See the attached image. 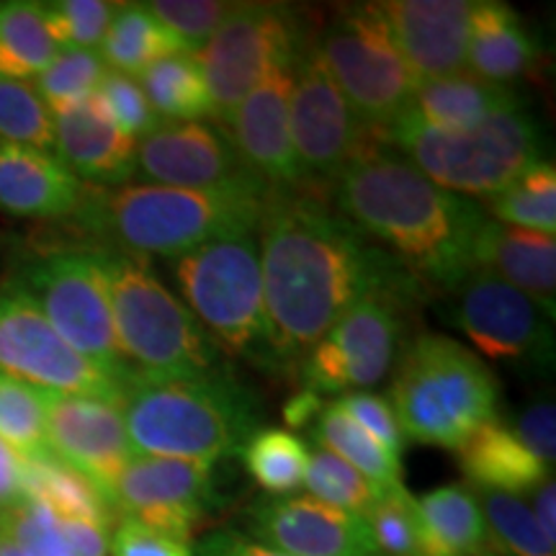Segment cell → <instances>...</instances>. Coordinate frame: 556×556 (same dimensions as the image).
I'll return each mask as SVG.
<instances>
[{"label":"cell","instance_id":"obj_32","mask_svg":"<svg viewBox=\"0 0 556 556\" xmlns=\"http://www.w3.org/2000/svg\"><path fill=\"white\" fill-rule=\"evenodd\" d=\"M137 80L160 124L212 119L204 70L193 52H176L157 60Z\"/></svg>","mask_w":556,"mask_h":556},{"label":"cell","instance_id":"obj_52","mask_svg":"<svg viewBox=\"0 0 556 556\" xmlns=\"http://www.w3.org/2000/svg\"><path fill=\"white\" fill-rule=\"evenodd\" d=\"M531 513H533V518H536L541 531L546 533V539L556 544V484H554V479H546V482H541L536 486Z\"/></svg>","mask_w":556,"mask_h":556},{"label":"cell","instance_id":"obj_15","mask_svg":"<svg viewBox=\"0 0 556 556\" xmlns=\"http://www.w3.org/2000/svg\"><path fill=\"white\" fill-rule=\"evenodd\" d=\"M451 296V323L484 358L523 371H552L554 315L536 299L486 270H471Z\"/></svg>","mask_w":556,"mask_h":556},{"label":"cell","instance_id":"obj_26","mask_svg":"<svg viewBox=\"0 0 556 556\" xmlns=\"http://www.w3.org/2000/svg\"><path fill=\"white\" fill-rule=\"evenodd\" d=\"M458 464L469 477L471 486L500 490L520 495L546 482L552 467L526 446L507 422L492 420L479 426L462 446L456 448Z\"/></svg>","mask_w":556,"mask_h":556},{"label":"cell","instance_id":"obj_53","mask_svg":"<svg viewBox=\"0 0 556 556\" xmlns=\"http://www.w3.org/2000/svg\"><path fill=\"white\" fill-rule=\"evenodd\" d=\"M0 556H26V554L21 552V548L13 544V541L5 536L3 531H0Z\"/></svg>","mask_w":556,"mask_h":556},{"label":"cell","instance_id":"obj_45","mask_svg":"<svg viewBox=\"0 0 556 556\" xmlns=\"http://www.w3.org/2000/svg\"><path fill=\"white\" fill-rule=\"evenodd\" d=\"M96 93H99V99L109 109V114L114 116L116 124L129 137H135L137 142L160 127V119L155 116V111H152L148 96H144L137 78L106 70Z\"/></svg>","mask_w":556,"mask_h":556},{"label":"cell","instance_id":"obj_48","mask_svg":"<svg viewBox=\"0 0 556 556\" xmlns=\"http://www.w3.org/2000/svg\"><path fill=\"white\" fill-rule=\"evenodd\" d=\"M510 428L516 430V435L520 438V441H523L526 446L546 464V467H552L554 454H556V446H554L556 405H554V400H536L533 405H528Z\"/></svg>","mask_w":556,"mask_h":556},{"label":"cell","instance_id":"obj_19","mask_svg":"<svg viewBox=\"0 0 556 556\" xmlns=\"http://www.w3.org/2000/svg\"><path fill=\"white\" fill-rule=\"evenodd\" d=\"M248 536L289 556H381L366 518L309 495L255 503L248 513Z\"/></svg>","mask_w":556,"mask_h":556},{"label":"cell","instance_id":"obj_4","mask_svg":"<svg viewBox=\"0 0 556 556\" xmlns=\"http://www.w3.org/2000/svg\"><path fill=\"white\" fill-rule=\"evenodd\" d=\"M122 415L137 456L217 464L240 456L261 428V397L225 371L142 379L124 389Z\"/></svg>","mask_w":556,"mask_h":556},{"label":"cell","instance_id":"obj_35","mask_svg":"<svg viewBox=\"0 0 556 556\" xmlns=\"http://www.w3.org/2000/svg\"><path fill=\"white\" fill-rule=\"evenodd\" d=\"M248 475L276 497L302 490L309 451L302 438L281 428H258L240 451Z\"/></svg>","mask_w":556,"mask_h":556},{"label":"cell","instance_id":"obj_29","mask_svg":"<svg viewBox=\"0 0 556 556\" xmlns=\"http://www.w3.org/2000/svg\"><path fill=\"white\" fill-rule=\"evenodd\" d=\"M415 500L426 556H479L497 552L471 486L446 484Z\"/></svg>","mask_w":556,"mask_h":556},{"label":"cell","instance_id":"obj_10","mask_svg":"<svg viewBox=\"0 0 556 556\" xmlns=\"http://www.w3.org/2000/svg\"><path fill=\"white\" fill-rule=\"evenodd\" d=\"M315 47L358 122L384 137L387 127L413 103L417 78L394 45L379 3L351 5L336 13Z\"/></svg>","mask_w":556,"mask_h":556},{"label":"cell","instance_id":"obj_28","mask_svg":"<svg viewBox=\"0 0 556 556\" xmlns=\"http://www.w3.org/2000/svg\"><path fill=\"white\" fill-rule=\"evenodd\" d=\"M0 531L26 556H109V528L65 518L29 497L0 510Z\"/></svg>","mask_w":556,"mask_h":556},{"label":"cell","instance_id":"obj_20","mask_svg":"<svg viewBox=\"0 0 556 556\" xmlns=\"http://www.w3.org/2000/svg\"><path fill=\"white\" fill-rule=\"evenodd\" d=\"M296 65L276 70L255 86L227 124L235 150L274 193H309L291 142V90Z\"/></svg>","mask_w":556,"mask_h":556},{"label":"cell","instance_id":"obj_40","mask_svg":"<svg viewBox=\"0 0 556 556\" xmlns=\"http://www.w3.org/2000/svg\"><path fill=\"white\" fill-rule=\"evenodd\" d=\"M0 142L54 155V116L31 83L0 78Z\"/></svg>","mask_w":556,"mask_h":556},{"label":"cell","instance_id":"obj_24","mask_svg":"<svg viewBox=\"0 0 556 556\" xmlns=\"http://www.w3.org/2000/svg\"><path fill=\"white\" fill-rule=\"evenodd\" d=\"M471 268L503 278L536 299L554 315L556 309V238L533 229L503 225L486 217L471 248Z\"/></svg>","mask_w":556,"mask_h":556},{"label":"cell","instance_id":"obj_31","mask_svg":"<svg viewBox=\"0 0 556 556\" xmlns=\"http://www.w3.org/2000/svg\"><path fill=\"white\" fill-rule=\"evenodd\" d=\"M111 73L139 78L157 60L176 52H189L160 21L152 16L144 3H119L111 18L106 37L96 50Z\"/></svg>","mask_w":556,"mask_h":556},{"label":"cell","instance_id":"obj_50","mask_svg":"<svg viewBox=\"0 0 556 556\" xmlns=\"http://www.w3.org/2000/svg\"><path fill=\"white\" fill-rule=\"evenodd\" d=\"M24 500V469L21 456L9 443L0 441V510Z\"/></svg>","mask_w":556,"mask_h":556},{"label":"cell","instance_id":"obj_14","mask_svg":"<svg viewBox=\"0 0 556 556\" xmlns=\"http://www.w3.org/2000/svg\"><path fill=\"white\" fill-rule=\"evenodd\" d=\"M291 142L296 165L309 193L328 197L353 160L371 144L384 142L358 122L348 106L330 73L323 65L315 41L296 62L294 90H291Z\"/></svg>","mask_w":556,"mask_h":556},{"label":"cell","instance_id":"obj_46","mask_svg":"<svg viewBox=\"0 0 556 556\" xmlns=\"http://www.w3.org/2000/svg\"><path fill=\"white\" fill-rule=\"evenodd\" d=\"M336 405L343 409L356 426L364 428L368 435L377 438L381 446L392 451L394 456H402L407 438L402 433L397 415H394V409L387 402V397L371 392H348L340 394Z\"/></svg>","mask_w":556,"mask_h":556},{"label":"cell","instance_id":"obj_3","mask_svg":"<svg viewBox=\"0 0 556 556\" xmlns=\"http://www.w3.org/2000/svg\"><path fill=\"white\" fill-rule=\"evenodd\" d=\"M274 193L189 191L155 184L90 189L75 214L83 232L137 258H178L212 240L261 227Z\"/></svg>","mask_w":556,"mask_h":556},{"label":"cell","instance_id":"obj_2","mask_svg":"<svg viewBox=\"0 0 556 556\" xmlns=\"http://www.w3.org/2000/svg\"><path fill=\"white\" fill-rule=\"evenodd\" d=\"M328 199L405 268L422 294H454L475 270L471 248L486 219L482 204L441 189L387 142L353 160Z\"/></svg>","mask_w":556,"mask_h":556},{"label":"cell","instance_id":"obj_39","mask_svg":"<svg viewBox=\"0 0 556 556\" xmlns=\"http://www.w3.org/2000/svg\"><path fill=\"white\" fill-rule=\"evenodd\" d=\"M0 441L21 458L50 454L45 392L0 374Z\"/></svg>","mask_w":556,"mask_h":556},{"label":"cell","instance_id":"obj_38","mask_svg":"<svg viewBox=\"0 0 556 556\" xmlns=\"http://www.w3.org/2000/svg\"><path fill=\"white\" fill-rule=\"evenodd\" d=\"M304 490L319 503L340 507V510H348L361 518H366L381 497V492L361 471L323 446H315L309 454Z\"/></svg>","mask_w":556,"mask_h":556},{"label":"cell","instance_id":"obj_44","mask_svg":"<svg viewBox=\"0 0 556 556\" xmlns=\"http://www.w3.org/2000/svg\"><path fill=\"white\" fill-rule=\"evenodd\" d=\"M144 5L193 54L201 52L232 9L222 0H152Z\"/></svg>","mask_w":556,"mask_h":556},{"label":"cell","instance_id":"obj_9","mask_svg":"<svg viewBox=\"0 0 556 556\" xmlns=\"http://www.w3.org/2000/svg\"><path fill=\"white\" fill-rule=\"evenodd\" d=\"M302 11L287 3H232L214 37L197 52L212 122L227 129L245 96L276 70L296 65L312 45Z\"/></svg>","mask_w":556,"mask_h":556},{"label":"cell","instance_id":"obj_21","mask_svg":"<svg viewBox=\"0 0 556 556\" xmlns=\"http://www.w3.org/2000/svg\"><path fill=\"white\" fill-rule=\"evenodd\" d=\"M471 0L379 3L389 34L417 80L454 78L467 70Z\"/></svg>","mask_w":556,"mask_h":556},{"label":"cell","instance_id":"obj_41","mask_svg":"<svg viewBox=\"0 0 556 556\" xmlns=\"http://www.w3.org/2000/svg\"><path fill=\"white\" fill-rule=\"evenodd\" d=\"M106 65L96 50H73L65 47L54 54V60L45 67V73L34 80L39 99L47 103L52 114L73 106L99 90Z\"/></svg>","mask_w":556,"mask_h":556},{"label":"cell","instance_id":"obj_11","mask_svg":"<svg viewBox=\"0 0 556 556\" xmlns=\"http://www.w3.org/2000/svg\"><path fill=\"white\" fill-rule=\"evenodd\" d=\"M70 348L119 379H135L122 356L101 268L90 248L50 250L31 258L13 278Z\"/></svg>","mask_w":556,"mask_h":556},{"label":"cell","instance_id":"obj_33","mask_svg":"<svg viewBox=\"0 0 556 556\" xmlns=\"http://www.w3.org/2000/svg\"><path fill=\"white\" fill-rule=\"evenodd\" d=\"M312 438H315V446L328 448L330 454L340 456L345 464L361 471L381 495L402 486L400 456H394L377 438L356 426L336 402L325 405L317 420L312 422Z\"/></svg>","mask_w":556,"mask_h":556},{"label":"cell","instance_id":"obj_27","mask_svg":"<svg viewBox=\"0 0 556 556\" xmlns=\"http://www.w3.org/2000/svg\"><path fill=\"white\" fill-rule=\"evenodd\" d=\"M523 106L516 88L495 86L479 80L475 75L462 73L454 78L417 80L413 103L407 111L420 116L428 127L443 131L475 129L484 119L503 109Z\"/></svg>","mask_w":556,"mask_h":556},{"label":"cell","instance_id":"obj_42","mask_svg":"<svg viewBox=\"0 0 556 556\" xmlns=\"http://www.w3.org/2000/svg\"><path fill=\"white\" fill-rule=\"evenodd\" d=\"M366 523L381 556H426L417 500L405 484L381 495L366 516Z\"/></svg>","mask_w":556,"mask_h":556},{"label":"cell","instance_id":"obj_49","mask_svg":"<svg viewBox=\"0 0 556 556\" xmlns=\"http://www.w3.org/2000/svg\"><path fill=\"white\" fill-rule=\"evenodd\" d=\"M193 556H289L276 548H268L248 536V533L232 531V528H222L204 536L193 548Z\"/></svg>","mask_w":556,"mask_h":556},{"label":"cell","instance_id":"obj_54","mask_svg":"<svg viewBox=\"0 0 556 556\" xmlns=\"http://www.w3.org/2000/svg\"><path fill=\"white\" fill-rule=\"evenodd\" d=\"M479 556H500L497 552H486V554H479Z\"/></svg>","mask_w":556,"mask_h":556},{"label":"cell","instance_id":"obj_18","mask_svg":"<svg viewBox=\"0 0 556 556\" xmlns=\"http://www.w3.org/2000/svg\"><path fill=\"white\" fill-rule=\"evenodd\" d=\"M47 443L67 467L106 497L114 479L135 458L119 402L45 392Z\"/></svg>","mask_w":556,"mask_h":556},{"label":"cell","instance_id":"obj_36","mask_svg":"<svg viewBox=\"0 0 556 556\" xmlns=\"http://www.w3.org/2000/svg\"><path fill=\"white\" fill-rule=\"evenodd\" d=\"M490 201L492 219L503 225L533 229V232H556V168L552 160L520 173L510 186L495 193Z\"/></svg>","mask_w":556,"mask_h":556},{"label":"cell","instance_id":"obj_30","mask_svg":"<svg viewBox=\"0 0 556 556\" xmlns=\"http://www.w3.org/2000/svg\"><path fill=\"white\" fill-rule=\"evenodd\" d=\"M21 469H24V497L47 505L65 518L88 520L111 531L116 513L111 510L106 497L86 477L60 462L52 451L21 458Z\"/></svg>","mask_w":556,"mask_h":556},{"label":"cell","instance_id":"obj_16","mask_svg":"<svg viewBox=\"0 0 556 556\" xmlns=\"http://www.w3.org/2000/svg\"><path fill=\"white\" fill-rule=\"evenodd\" d=\"M214 503V464L180 458L135 456L109 490L116 518H131L184 541H191L193 528Z\"/></svg>","mask_w":556,"mask_h":556},{"label":"cell","instance_id":"obj_43","mask_svg":"<svg viewBox=\"0 0 556 556\" xmlns=\"http://www.w3.org/2000/svg\"><path fill=\"white\" fill-rule=\"evenodd\" d=\"M116 9H119V3H109V0H54V3H41L47 29L58 41L60 50H65V47H73V50H96V47H101Z\"/></svg>","mask_w":556,"mask_h":556},{"label":"cell","instance_id":"obj_5","mask_svg":"<svg viewBox=\"0 0 556 556\" xmlns=\"http://www.w3.org/2000/svg\"><path fill=\"white\" fill-rule=\"evenodd\" d=\"M90 250L106 283L122 356L135 377H201L229 368L225 353L160 281L150 261L114 248Z\"/></svg>","mask_w":556,"mask_h":556},{"label":"cell","instance_id":"obj_37","mask_svg":"<svg viewBox=\"0 0 556 556\" xmlns=\"http://www.w3.org/2000/svg\"><path fill=\"white\" fill-rule=\"evenodd\" d=\"M471 492L482 507L492 544L503 546L513 556H556V544L541 531L523 497L484 486H471Z\"/></svg>","mask_w":556,"mask_h":556},{"label":"cell","instance_id":"obj_1","mask_svg":"<svg viewBox=\"0 0 556 556\" xmlns=\"http://www.w3.org/2000/svg\"><path fill=\"white\" fill-rule=\"evenodd\" d=\"M258 229L268 371L296 374L309 348L366 296H422L405 268L328 197L274 193Z\"/></svg>","mask_w":556,"mask_h":556},{"label":"cell","instance_id":"obj_6","mask_svg":"<svg viewBox=\"0 0 556 556\" xmlns=\"http://www.w3.org/2000/svg\"><path fill=\"white\" fill-rule=\"evenodd\" d=\"M387 402L409 441L456 451L479 426L497 420L500 387L467 345L422 332L402 348Z\"/></svg>","mask_w":556,"mask_h":556},{"label":"cell","instance_id":"obj_23","mask_svg":"<svg viewBox=\"0 0 556 556\" xmlns=\"http://www.w3.org/2000/svg\"><path fill=\"white\" fill-rule=\"evenodd\" d=\"M88 186L52 152L0 142V212L21 219H73Z\"/></svg>","mask_w":556,"mask_h":556},{"label":"cell","instance_id":"obj_22","mask_svg":"<svg viewBox=\"0 0 556 556\" xmlns=\"http://www.w3.org/2000/svg\"><path fill=\"white\" fill-rule=\"evenodd\" d=\"M54 116V155L83 184L119 189L137 173V139L129 137L99 93L88 96Z\"/></svg>","mask_w":556,"mask_h":556},{"label":"cell","instance_id":"obj_12","mask_svg":"<svg viewBox=\"0 0 556 556\" xmlns=\"http://www.w3.org/2000/svg\"><path fill=\"white\" fill-rule=\"evenodd\" d=\"M415 294L366 296L309 348L296 368L304 389L323 394L364 392L392 374L407 345V309Z\"/></svg>","mask_w":556,"mask_h":556},{"label":"cell","instance_id":"obj_47","mask_svg":"<svg viewBox=\"0 0 556 556\" xmlns=\"http://www.w3.org/2000/svg\"><path fill=\"white\" fill-rule=\"evenodd\" d=\"M111 556H193L191 541L168 536L131 518H119L114 533H109Z\"/></svg>","mask_w":556,"mask_h":556},{"label":"cell","instance_id":"obj_7","mask_svg":"<svg viewBox=\"0 0 556 556\" xmlns=\"http://www.w3.org/2000/svg\"><path fill=\"white\" fill-rule=\"evenodd\" d=\"M384 142L441 189L467 199H492L520 173L544 160V131L523 106L503 109L467 131L428 127L405 111Z\"/></svg>","mask_w":556,"mask_h":556},{"label":"cell","instance_id":"obj_25","mask_svg":"<svg viewBox=\"0 0 556 556\" xmlns=\"http://www.w3.org/2000/svg\"><path fill=\"white\" fill-rule=\"evenodd\" d=\"M541 58L539 41L523 16L500 0H477L471 9L467 73L513 88Z\"/></svg>","mask_w":556,"mask_h":556},{"label":"cell","instance_id":"obj_13","mask_svg":"<svg viewBox=\"0 0 556 556\" xmlns=\"http://www.w3.org/2000/svg\"><path fill=\"white\" fill-rule=\"evenodd\" d=\"M0 374L50 394L124 400L119 379L70 348L16 281L0 287Z\"/></svg>","mask_w":556,"mask_h":556},{"label":"cell","instance_id":"obj_51","mask_svg":"<svg viewBox=\"0 0 556 556\" xmlns=\"http://www.w3.org/2000/svg\"><path fill=\"white\" fill-rule=\"evenodd\" d=\"M325 402L319 394L309 392V389H302V392H296L294 397H289L287 405H283V420H287L289 428H304V426H312V422L317 420L319 413H323Z\"/></svg>","mask_w":556,"mask_h":556},{"label":"cell","instance_id":"obj_8","mask_svg":"<svg viewBox=\"0 0 556 556\" xmlns=\"http://www.w3.org/2000/svg\"><path fill=\"white\" fill-rule=\"evenodd\" d=\"M168 263L180 302L222 353L268 371L266 299L255 232L212 240Z\"/></svg>","mask_w":556,"mask_h":556},{"label":"cell","instance_id":"obj_17","mask_svg":"<svg viewBox=\"0 0 556 556\" xmlns=\"http://www.w3.org/2000/svg\"><path fill=\"white\" fill-rule=\"evenodd\" d=\"M137 170L170 189L274 193L242 163L227 131L206 122L160 124L137 142Z\"/></svg>","mask_w":556,"mask_h":556},{"label":"cell","instance_id":"obj_34","mask_svg":"<svg viewBox=\"0 0 556 556\" xmlns=\"http://www.w3.org/2000/svg\"><path fill=\"white\" fill-rule=\"evenodd\" d=\"M60 52L58 41L47 29L41 3L5 0L0 3V78L29 83Z\"/></svg>","mask_w":556,"mask_h":556}]
</instances>
